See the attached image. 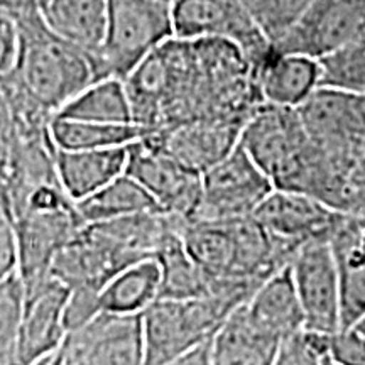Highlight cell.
<instances>
[{"label": "cell", "instance_id": "26", "mask_svg": "<svg viewBox=\"0 0 365 365\" xmlns=\"http://www.w3.org/2000/svg\"><path fill=\"white\" fill-rule=\"evenodd\" d=\"M54 115L100 124H134L124 80L112 76L93 81Z\"/></svg>", "mask_w": 365, "mask_h": 365}, {"label": "cell", "instance_id": "38", "mask_svg": "<svg viewBox=\"0 0 365 365\" xmlns=\"http://www.w3.org/2000/svg\"><path fill=\"white\" fill-rule=\"evenodd\" d=\"M0 7L12 16L38 11V0H0Z\"/></svg>", "mask_w": 365, "mask_h": 365}, {"label": "cell", "instance_id": "9", "mask_svg": "<svg viewBox=\"0 0 365 365\" xmlns=\"http://www.w3.org/2000/svg\"><path fill=\"white\" fill-rule=\"evenodd\" d=\"M291 279L303 309L304 330L331 335L341 328L340 274L328 239H313L294 250Z\"/></svg>", "mask_w": 365, "mask_h": 365}, {"label": "cell", "instance_id": "31", "mask_svg": "<svg viewBox=\"0 0 365 365\" xmlns=\"http://www.w3.org/2000/svg\"><path fill=\"white\" fill-rule=\"evenodd\" d=\"M330 208L339 213H365V154H359L341 175Z\"/></svg>", "mask_w": 365, "mask_h": 365}, {"label": "cell", "instance_id": "22", "mask_svg": "<svg viewBox=\"0 0 365 365\" xmlns=\"http://www.w3.org/2000/svg\"><path fill=\"white\" fill-rule=\"evenodd\" d=\"M244 309L255 325L281 340L304 330L303 309L287 266L267 277L245 301Z\"/></svg>", "mask_w": 365, "mask_h": 365}, {"label": "cell", "instance_id": "35", "mask_svg": "<svg viewBox=\"0 0 365 365\" xmlns=\"http://www.w3.org/2000/svg\"><path fill=\"white\" fill-rule=\"evenodd\" d=\"M16 235L14 223L2 195H0V279L16 271Z\"/></svg>", "mask_w": 365, "mask_h": 365}, {"label": "cell", "instance_id": "30", "mask_svg": "<svg viewBox=\"0 0 365 365\" xmlns=\"http://www.w3.org/2000/svg\"><path fill=\"white\" fill-rule=\"evenodd\" d=\"M22 304H24V284L17 271H14L0 279V365H12Z\"/></svg>", "mask_w": 365, "mask_h": 365}, {"label": "cell", "instance_id": "42", "mask_svg": "<svg viewBox=\"0 0 365 365\" xmlns=\"http://www.w3.org/2000/svg\"><path fill=\"white\" fill-rule=\"evenodd\" d=\"M362 153L365 154V137H364V143H362Z\"/></svg>", "mask_w": 365, "mask_h": 365}, {"label": "cell", "instance_id": "8", "mask_svg": "<svg viewBox=\"0 0 365 365\" xmlns=\"http://www.w3.org/2000/svg\"><path fill=\"white\" fill-rule=\"evenodd\" d=\"M124 173L153 196L161 213L185 220L195 217L202 200V173L168 153L154 134L129 145Z\"/></svg>", "mask_w": 365, "mask_h": 365}, {"label": "cell", "instance_id": "11", "mask_svg": "<svg viewBox=\"0 0 365 365\" xmlns=\"http://www.w3.org/2000/svg\"><path fill=\"white\" fill-rule=\"evenodd\" d=\"M17 266L22 284L51 276L59 250L83 225L75 203L63 207H26L12 213Z\"/></svg>", "mask_w": 365, "mask_h": 365}, {"label": "cell", "instance_id": "37", "mask_svg": "<svg viewBox=\"0 0 365 365\" xmlns=\"http://www.w3.org/2000/svg\"><path fill=\"white\" fill-rule=\"evenodd\" d=\"M210 344H203L196 349L190 350V352L180 355V357L170 360V362L161 364V365H213L212 364V349H210Z\"/></svg>", "mask_w": 365, "mask_h": 365}, {"label": "cell", "instance_id": "43", "mask_svg": "<svg viewBox=\"0 0 365 365\" xmlns=\"http://www.w3.org/2000/svg\"><path fill=\"white\" fill-rule=\"evenodd\" d=\"M161 2H166V4H170V6H171V2H173V0H161Z\"/></svg>", "mask_w": 365, "mask_h": 365}, {"label": "cell", "instance_id": "36", "mask_svg": "<svg viewBox=\"0 0 365 365\" xmlns=\"http://www.w3.org/2000/svg\"><path fill=\"white\" fill-rule=\"evenodd\" d=\"M19 49V31L12 14L0 7V76L6 75L16 65Z\"/></svg>", "mask_w": 365, "mask_h": 365}, {"label": "cell", "instance_id": "19", "mask_svg": "<svg viewBox=\"0 0 365 365\" xmlns=\"http://www.w3.org/2000/svg\"><path fill=\"white\" fill-rule=\"evenodd\" d=\"M281 341L279 336L255 325L240 304L212 339V364L272 365Z\"/></svg>", "mask_w": 365, "mask_h": 365}, {"label": "cell", "instance_id": "12", "mask_svg": "<svg viewBox=\"0 0 365 365\" xmlns=\"http://www.w3.org/2000/svg\"><path fill=\"white\" fill-rule=\"evenodd\" d=\"M365 38V0H313L272 51L318 59Z\"/></svg>", "mask_w": 365, "mask_h": 365}, {"label": "cell", "instance_id": "15", "mask_svg": "<svg viewBox=\"0 0 365 365\" xmlns=\"http://www.w3.org/2000/svg\"><path fill=\"white\" fill-rule=\"evenodd\" d=\"M68 296V287L53 276L24 286V304L12 365H31L61 346L68 333L65 325Z\"/></svg>", "mask_w": 365, "mask_h": 365}, {"label": "cell", "instance_id": "33", "mask_svg": "<svg viewBox=\"0 0 365 365\" xmlns=\"http://www.w3.org/2000/svg\"><path fill=\"white\" fill-rule=\"evenodd\" d=\"M339 274L341 328H349L365 317V262L350 269H341Z\"/></svg>", "mask_w": 365, "mask_h": 365}, {"label": "cell", "instance_id": "13", "mask_svg": "<svg viewBox=\"0 0 365 365\" xmlns=\"http://www.w3.org/2000/svg\"><path fill=\"white\" fill-rule=\"evenodd\" d=\"M73 365H144L140 314L98 312L61 344Z\"/></svg>", "mask_w": 365, "mask_h": 365}, {"label": "cell", "instance_id": "25", "mask_svg": "<svg viewBox=\"0 0 365 365\" xmlns=\"http://www.w3.org/2000/svg\"><path fill=\"white\" fill-rule=\"evenodd\" d=\"M149 134L153 132L137 124H100L56 115L49 122V135L54 148L61 150L124 148Z\"/></svg>", "mask_w": 365, "mask_h": 365}, {"label": "cell", "instance_id": "14", "mask_svg": "<svg viewBox=\"0 0 365 365\" xmlns=\"http://www.w3.org/2000/svg\"><path fill=\"white\" fill-rule=\"evenodd\" d=\"M296 110L308 137L318 148L364 154L365 95L317 86Z\"/></svg>", "mask_w": 365, "mask_h": 365}, {"label": "cell", "instance_id": "28", "mask_svg": "<svg viewBox=\"0 0 365 365\" xmlns=\"http://www.w3.org/2000/svg\"><path fill=\"white\" fill-rule=\"evenodd\" d=\"M314 61L318 86L365 95V38L352 41Z\"/></svg>", "mask_w": 365, "mask_h": 365}, {"label": "cell", "instance_id": "17", "mask_svg": "<svg viewBox=\"0 0 365 365\" xmlns=\"http://www.w3.org/2000/svg\"><path fill=\"white\" fill-rule=\"evenodd\" d=\"M242 125L232 118H200L153 134L182 164L203 173L235 148Z\"/></svg>", "mask_w": 365, "mask_h": 365}, {"label": "cell", "instance_id": "16", "mask_svg": "<svg viewBox=\"0 0 365 365\" xmlns=\"http://www.w3.org/2000/svg\"><path fill=\"white\" fill-rule=\"evenodd\" d=\"M252 217L274 239L299 247L313 239H328L339 212L313 196L272 190L255 208Z\"/></svg>", "mask_w": 365, "mask_h": 365}, {"label": "cell", "instance_id": "27", "mask_svg": "<svg viewBox=\"0 0 365 365\" xmlns=\"http://www.w3.org/2000/svg\"><path fill=\"white\" fill-rule=\"evenodd\" d=\"M161 266V294L159 298H200L215 296L213 284L202 269L190 257L180 237V230L168 239L156 255Z\"/></svg>", "mask_w": 365, "mask_h": 365}, {"label": "cell", "instance_id": "34", "mask_svg": "<svg viewBox=\"0 0 365 365\" xmlns=\"http://www.w3.org/2000/svg\"><path fill=\"white\" fill-rule=\"evenodd\" d=\"M325 355L340 365H365V336L355 327L327 335Z\"/></svg>", "mask_w": 365, "mask_h": 365}, {"label": "cell", "instance_id": "3", "mask_svg": "<svg viewBox=\"0 0 365 365\" xmlns=\"http://www.w3.org/2000/svg\"><path fill=\"white\" fill-rule=\"evenodd\" d=\"M19 31L16 65L6 75L41 108L54 115L98 80L95 59L46 27L39 11L12 16Z\"/></svg>", "mask_w": 365, "mask_h": 365}, {"label": "cell", "instance_id": "21", "mask_svg": "<svg viewBox=\"0 0 365 365\" xmlns=\"http://www.w3.org/2000/svg\"><path fill=\"white\" fill-rule=\"evenodd\" d=\"M262 103L296 108L318 86L317 61L299 54L272 51L254 73Z\"/></svg>", "mask_w": 365, "mask_h": 365}, {"label": "cell", "instance_id": "23", "mask_svg": "<svg viewBox=\"0 0 365 365\" xmlns=\"http://www.w3.org/2000/svg\"><path fill=\"white\" fill-rule=\"evenodd\" d=\"M161 266L156 257L130 264L110 277L98 293L100 312L140 314L161 294Z\"/></svg>", "mask_w": 365, "mask_h": 365}, {"label": "cell", "instance_id": "2", "mask_svg": "<svg viewBox=\"0 0 365 365\" xmlns=\"http://www.w3.org/2000/svg\"><path fill=\"white\" fill-rule=\"evenodd\" d=\"M180 223L161 212L83 223L54 257L51 276L70 293L98 294L122 269L156 257Z\"/></svg>", "mask_w": 365, "mask_h": 365}, {"label": "cell", "instance_id": "1", "mask_svg": "<svg viewBox=\"0 0 365 365\" xmlns=\"http://www.w3.org/2000/svg\"><path fill=\"white\" fill-rule=\"evenodd\" d=\"M182 247L207 274L215 296L245 303L267 277L284 269L294 250L274 239L255 218H186L180 225Z\"/></svg>", "mask_w": 365, "mask_h": 365}, {"label": "cell", "instance_id": "24", "mask_svg": "<svg viewBox=\"0 0 365 365\" xmlns=\"http://www.w3.org/2000/svg\"><path fill=\"white\" fill-rule=\"evenodd\" d=\"M83 223L113 220L139 213L161 212L154 198L125 173L75 203Z\"/></svg>", "mask_w": 365, "mask_h": 365}, {"label": "cell", "instance_id": "18", "mask_svg": "<svg viewBox=\"0 0 365 365\" xmlns=\"http://www.w3.org/2000/svg\"><path fill=\"white\" fill-rule=\"evenodd\" d=\"M129 145L108 149H56L54 166L59 185L71 202H80L124 175Z\"/></svg>", "mask_w": 365, "mask_h": 365}, {"label": "cell", "instance_id": "40", "mask_svg": "<svg viewBox=\"0 0 365 365\" xmlns=\"http://www.w3.org/2000/svg\"><path fill=\"white\" fill-rule=\"evenodd\" d=\"M355 328H357V330L360 331V333H362V335L365 336V317H362V318H360L359 319V322L357 323H355V325H354Z\"/></svg>", "mask_w": 365, "mask_h": 365}, {"label": "cell", "instance_id": "20", "mask_svg": "<svg viewBox=\"0 0 365 365\" xmlns=\"http://www.w3.org/2000/svg\"><path fill=\"white\" fill-rule=\"evenodd\" d=\"M38 11L51 33L97 58L105 34L107 0H38Z\"/></svg>", "mask_w": 365, "mask_h": 365}, {"label": "cell", "instance_id": "39", "mask_svg": "<svg viewBox=\"0 0 365 365\" xmlns=\"http://www.w3.org/2000/svg\"><path fill=\"white\" fill-rule=\"evenodd\" d=\"M31 365H73V364L70 362V359H68L65 349H63V346H59V349L54 350V352L48 354L43 359L36 360V362Z\"/></svg>", "mask_w": 365, "mask_h": 365}, {"label": "cell", "instance_id": "7", "mask_svg": "<svg viewBox=\"0 0 365 365\" xmlns=\"http://www.w3.org/2000/svg\"><path fill=\"white\" fill-rule=\"evenodd\" d=\"M173 34L180 39H223L240 49L255 73L272 53L240 0H173Z\"/></svg>", "mask_w": 365, "mask_h": 365}, {"label": "cell", "instance_id": "5", "mask_svg": "<svg viewBox=\"0 0 365 365\" xmlns=\"http://www.w3.org/2000/svg\"><path fill=\"white\" fill-rule=\"evenodd\" d=\"M244 304L230 296L158 298L140 313L144 365H161L212 341L223 322Z\"/></svg>", "mask_w": 365, "mask_h": 365}, {"label": "cell", "instance_id": "32", "mask_svg": "<svg viewBox=\"0 0 365 365\" xmlns=\"http://www.w3.org/2000/svg\"><path fill=\"white\" fill-rule=\"evenodd\" d=\"M327 335L299 330L281 341L272 365H319L325 355Z\"/></svg>", "mask_w": 365, "mask_h": 365}, {"label": "cell", "instance_id": "4", "mask_svg": "<svg viewBox=\"0 0 365 365\" xmlns=\"http://www.w3.org/2000/svg\"><path fill=\"white\" fill-rule=\"evenodd\" d=\"M239 145L271 180L274 190L314 198L323 153L308 137L296 108L259 103L242 125Z\"/></svg>", "mask_w": 365, "mask_h": 365}, {"label": "cell", "instance_id": "10", "mask_svg": "<svg viewBox=\"0 0 365 365\" xmlns=\"http://www.w3.org/2000/svg\"><path fill=\"white\" fill-rule=\"evenodd\" d=\"M274 190L239 143L225 158L202 173V200L193 218L250 217Z\"/></svg>", "mask_w": 365, "mask_h": 365}, {"label": "cell", "instance_id": "41", "mask_svg": "<svg viewBox=\"0 0 365 365\" xmlns=\"http://www.w3.org/2000/svg\"><path fill=\"white\" fill-rule=\"evenodd\" d=\"M319 365H340V364H336V362H333V360L328 357V355H323V359H322V364Z\"/></svg>", "mask_w": 365, "mask_h": 365}, {"label": "cell", "instance_id": "6", "mask_svg": "<svg viewBox=\"0 0 365 365\" xmlns=\"http://www.w3.org/2000/svg\"><path fill=\"white\" fill-rule=\"evenodd\" d=\"M173 34L171 6L161 0H107L102 48L95 58L98 80H124Z\"/></svg>", "mask_w": 365, "mask_h": 365}, {"label": "cell", "instance_id": "29", "mask_svg": "<svg viewBox=\"0 0 365 365\" xmlns=\"http://www.w3.org/2000/svg\"><path fill=\"white\" fill-rule=\"evenodd\" d=\"M269 43H276L296 24L313 0H240Z\"/></svg>", "mask_w": 365, "mask_h": 365}]
</instances>
